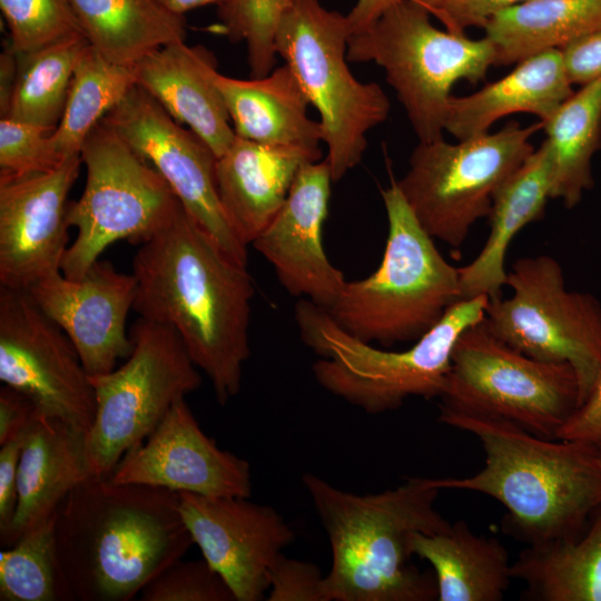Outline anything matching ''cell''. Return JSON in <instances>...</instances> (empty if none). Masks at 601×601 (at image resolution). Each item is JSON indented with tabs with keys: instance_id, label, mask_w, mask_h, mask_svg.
Instances as JSON below:
<instances>
[{
	"instance_id": "6da1fadb",
	"label": "cell",
	"mask_w": 601,
	"mask_h": 601,
	"mask_svg": "<svg viewBox=\"0 0 601 601\" xmlns=\"http://www.w3.org/2000/svg\"><path fill=\"white\" fill-rule=\"evenodd\" d=\"M134 311L173 328L225 405L238 394L250 355L247 266L230 258L180 204L132 260Z\"/></svg>"
},
{
	"instance_id": "7a4b0ae2",
	"label": "cell",
	"mask_w": 601,
	"mask_h": 601,
	"mask_svg": "<svg viewBox=\"0 0 601 601\" xmlns=\"http://www.w3.org/2000/svg\"><path fill=\"white\" fill-rule=\"evenodd\" d=\"M55 543L73 601H130L194 541L177 492L91 476L59 504Z\"/></svg>"
},
{
	"instance_id": "3957f363",
	"label": "cell",
	"mask_w": 601,
	"mask_h": 601,
	"mask_svg": "<svg viewBox=\"0 0 601 601\" xmlns=\"http://www.w3.org/2000/svg\"><path fill=\"white\" fill-rule=\"evenodd\" d=\"M439 421L474 435L484 452L481 470L437 479L440 487L493 497L506 510L503 530L528 545L580 534L601 508L595 446L459 412L440 410Z\"/></svg>"
},
{
	"instance_id": "277c9868",
	"label": "cell",
	"mask_w": 601,
	"mask_h": 601,
	"mask_svg": "<svg viewBox=\"0 0 601 601\" xmlns=\"http://www.w3.org/2000/svg\"><path fill=\"white\" fill-rule=\"evenodd\" d=\"M302 482L331 545L325 601H432L433 572L411 563V536L450 528L436 510L437 479L410 477L375 494L341 490L307 472Z\"/></svg>"
},
{
	"instance_id": "5b68a950",
	"label": "cell",
	"mask_w": 601,
	"mask_h": 601,
	"mask_svg": "<svg viewBox=\"0 0 601 601\" xmlns=\"http://www.w3.org/2000/svg\"><path fill=\"white\" fill-rule=\"evenodd\" d=\"M489 300L480 295L455 302L412 346L396 352L351 335L307 298L295 304L294 314L303 343L319 356L312 365L316 382L366 413L380 414L397 410L411 396L442 395L454 346L484 319Z\"/></svg>"
},
{
	"instance_id": "8992f818",
	"label": "cell",
	"mask_w": 601,
	"mask_h": 601,
	"mask_svg": "<svg viewBox=\"0 0 601 601\" xmlns=\"http://www.w3.org/2000/svg\"><path fill=\"white\" fill-rule=\"evenodd\" d=\"M382 198L387 238L378 268L347 282L325 309L358 339L391 346L417 341L461 299L460 272L420 225L395 180L382 190Z\"/></svg>"
},
{
	"instance_id": "52a82bcc",
	"label": "cell",
	"mask_w": 601,
	"mask_h": 601,
	"mask_svg": "<svg viewBox=\"0 0 601 601\" xmlns=\"http://www.w3.org/2000/svg\"><path fill=\"white\" fill-rule=\"evenodd\" d=\"M431 16L418 3L400 0L371 27L351 35L347 45L348 61H373L384 69L418 141L443 137L454 85L484 80L495 60L489 38L441 30Z\"/></svg>"
},
{
	"instance_id": "ba28073f",
	"label": "cell",
	"mask_w": 601,
	"mask_h": 601,
	"mask_svg": "<svg viewBox=\"0 0 601 601\" xmlns=\"http://www.w3.org/2000/svg\"><path fill=\"white\" fill-rule=\"evenodd\" d=\"M347 14L319 0H290L276 35V51L319 112L333 181L356 167L367 132L384 122L390 100L376 82H361L347 66Z\"/></svg>"
},
{
	"instance_id": "9c48e42d",
	"label": "cell",
	"mask_w": 601,
	"mask_h": 601,
	"mask_svg": "<svg viewBox=\"0 0 601 601\" xmlns=\"http://www.w3.org/2000/svg\"><path fill=\"white\" fill-rule=\"evenodd\" d=\"M439 398L440 410L499 418L556 439L579 406L580 387L571 365L533 358L482 321L459 337Z\"/></svg>"
},
{
	"instance_id": "30bf717a",
	"label": "cell",
	"mask_w": 601,
	"mask_h": 601,
	"mask_svg": "<svg viewBox=\"0 0 601 601\" xmlns=\"http://www.w3.org/2000/svg\"><path fill=\"white\" fill-rule=\"evenodd\" d=\"M541 128V121H510L456 144L418 141L396 184L423 229L461 248L472 226L489 217L497 189L534 151L530 138Z\"/></svg>"
},
{
	"instance_id": "8fae6325",
	"label": "cell",
	"mask_w": 601,
	"mask_h": 601,
	"mask_svg": "<svg viewBox=\"0 0 601 601\" xmlns=\"http://www.w3.org/2000/svg\"><path fill=\"white\" fill-rule=\"evenodd\" d=\"M87 180L69 201L67 220L77 237L67 248L61 273L79 279L118 240L144 244L165 227L180 201L161 175L105 122L80 149Z\"/></svg>"
},
{
	"instance_id": "7c38bea8",
	"label": "cell",
	"mask_w": 601,
	"mask_h": 601,
	"mask_svg": "<svg viewBox=\"0 0 601 601\" xmlns=\"http://www.w3.org/2000/svg\"><path fill=\"white\" fill-rule=\"evenodd\" d=\"M132 351L120 367L89 375L96 400L86 455L92 476H110L122 456L140 445L170 407L201 385L198 367L169 326L139 317Z\"/></svg>"
},
{
	"instance_id": "4fadbf2b",
	"label": "cell",
	"mask_w": 601,
	"mask_h": 601,
	"mask_svg": "<svg viewBox=\"0 0 601 601\" xmlns=\"http://www.w3.org/2000/svg\"><path fill=\"white\" fill-rule=\"evenodd\" d=\"M511 295L490 299L484 323L500 339L540 361L574 370L579 405L601 376V304L565 286L560 263L549 255L516 259L508 272Z\"/></svg>"
},
{
	"instance_id": "5bb4252c",
	"label": "cell",
	"mask_w": 601,
	"mask_h": 601,
	"mask_svg": "<svg viewBox=\"0 0 601 601\" xmlns=\"http://www.w3.org/2000/svg\"><path fill=\"white\" fill-rule=\"evenodd\" d=\"M0 381L42 415L89 432L96 400L89 374L66 333L27 290L0 286Z\"/></svg>"
},
{
	"instance_id": "9a60e30c",
	"label": "cell",
	"mask_w": 601,
	"mask_h": 601,
	"mask_svg": "<svg viewBox=\"0 0 601 601\" xmlns=\"http://www.w3.org/2000/svg\"><path fill=\"white\" fill-rule=\"evenodd\" d=\"M101 121L161 175L186 211L230 258L247 266V246L230 226L218 196L217 157L196 134L138 85Z\"/></svg>"
},
{
	"instance_id": "2e32d148",
	"label": "cell",
	"mask_w": 601,
	"mask_h": 601,
	"mask_svg": "<svg viewBox=\"0 0 601 601\" xmlns=\"http://www.w3.org/2000/svg\"><path fill=\"white\" fill-rule=\"evenodd\" d=\"M179 510L203 558L224 579L236 601H259L275 562L295 538L272 506L240 496L179 492Z\"/></svg>"
},
{
	"instance_id": "e0dca14e",
	"label": "cell",
	"mask_w": 601,
	"mask_h": 601,
	"mask_svg": "<svg viewBox=\"0 0 601 601\" xmlns=\"http://www.w3.org/2000/svg\"><path fill=\"white\" fill-rule=\"evenodd\" d=\"M81 162L77 154L51 170L0 176V286L27 290L61 272L68 195Z\"/></svg>"
},
{
	"instance_id": "ac0fdd59",
	"label": "cell",
	"mask_w": 601,
	"mask_h": 601,
	"mask_svg": "<svg viewBox=\"0 0 601 601\" xmlns=\"http://www.w3.org/2000/svg\"><path fill=\"white\" fill-rule=\"evenodd\" d=\"M110 477L206 496L250 497L248 462L200 428L185 398L178 400L154 432L127 452Z\"/></svg>"
},
{
	"instance_id": "d6986e66",
	"label": "cell",
	"mask_w": 601,
	"mask_h": 601,
	"mask_svg": "<svg viewBox=\"0 0 601 601\" xmlns=\"http://www.w3.org/2000/svg\"><path fill=\"white\" fill-rule=\"evenodd\" d=\"M27 293L75 345L89 375L116 368L132 351L126 321L134 309L136 278L98 259L79 279L61 272L39 279Z\"/></svg>"
},
{
	"instance_id": "ffe728a7",
	"label": "cell",
	"mask_w": 601,
	"mask_h": 601,
	"mask_svg": "<svg viewBox=\"0 0 601 601\" xmlns=\"http://www.w3.org/2000/svg\"><path fill=\"white\" fill-rule=\"evenodd\" d=\"M332 181L326 159L303 165L284 205L252 243L288 294L326 309L347 283L343 272L328 260L322 243Z\"/></svg>"
},
{
	"instance_id": "44dd1931",
	"label": "cell",
	"mask_w": 601,
	"mask_h": 601,
	"mask_svg": "<svg viewBox=\"0 0 601 601\" xmlns=\"http://www.w3.org/2000/svg\"><path fill=\"white\" fill-rule=\"evenodd\" d=\"M135 69L137 85L196 134L217 158L231 146L236 134L214 81L217 60L210 50L173 42L146 55Z\"/></svg>"
},
{
	"instance_id": "7402d4cb",
	"label": "cell",
	"mask_w": 601,
	"mask_h": 601,
	"mask_svg": "<svg viewBox=\"0 0 601 601\" xmlns=\"http://www.w3.org/2000/svg\"><path fill=\"white\" fill-rule=\"evenodd\" d=\"M321 157V149L265 145L236 136L231 146L217 158L220 204L246 246L277 215L300 167Z\"/></svg>"
},
{
	"instance_id": "603a6c76",
	"label": "cell",
	"mask_w": 601,
	"mask_h": 601,
	"mask_svg": "<svg viewBox=\"0 0 601 601\" xmlns=\"http://www.w3.org/2000/svg\"><path fill=\"white\" fill-rule=\"evenodd\" d=\"M87 432L38 412L21 452L17 506L0 545L10 548L24 532L56 514L62 500L90 474Z\"/></svg>"
},
{
	"instance_id": "cb8c5ba5",
	"label": "cell",
	"mask_w": 601,
	"mask_h": 601,
	"mask_svg": "<svg viewBox=\"0 0 601 601\" xmlns=\"http://www.w3.org/2000/svg\"><path fill=\"white\" fill-rule=\"evenodd\" d=\"M562 52L548 50L518 63L501 79L462 97L452 96L444 131L459 140L489 132L503 117L531 114L546 120L573 93Z\"/></svg>"
},
{
	"instance_id": "d4e9b609",
	"label": "cell",
	"mask_w": 601,
	"mask_h": 601,
	"mask_svg": "<svg viewBox=\"0 0 601 601\" xmlns=\"http://www.w3.org/2000/svg\"><path fill=\"white\" fill-rule=\"evenodd\" d=\"M237 137L265 145L321 149L319 121L307 116L311 104L285 63L267 76L236 79L214 75Z\"/></svg>"
},
{
	"instance_id": "484cf974",
	"label": "cell",
	"mask_w": 601,
	"mask_h": 601,
	"mask_svg": "<svg viewBox=\"0 0 601 601\" xmlns=\"http://www.w3.org/2000/svg\"><path fill=\"white\" fill-rule=\"evenodd\" d=\"M548 199H551V165L542 142L495 193L483 248L471 263L459 267L461 299L502 296L509 246L521 229L543 218Z\"/></svg>"
},
{
	"instance_id": "4316f807",
	"label": "cell",
	"mask_w": 601,
	"mask_h": 601,
	"mask_svg": "<svg viewBox=\"0 0 601 601\" xmlns=\"http://www.w3.org/2000/svg\"><path fill=\"white\" fill-rule=\"evenodd\" d=\"M410 548L431 564L437 601H501L513 579L502 543L474 533L464 521L439 533H414Z\"/></svg>"
},
{
	"instance_id": "83f0119b",
	"label": "cell",
	"mask_w": 601,
	"mask_h": 601,
	"mask_svg": "<svg viewBox=\"0 0 601 601\" xmlns=\"http://www.w3.org/2000/svg\"><path fill=\"white\" fill-rule=\"evenodd\" d=\"M536 601H601V508L578 535L529 544L511 564Z\"/></svg>"
},
{
	"instance_id": "f1b7e54d",
	"label": "cell",
	"mask_w": 601,
	"mask_h": 601,
	"mask_svg": "<svg viewBox=\"0 0 601 601\" xmlns=\"http://www.w3.org/2000/svg\"><path fill=\"white\" fill-rule=\"evenodd\" d=\"M601 29V0H534L503 10L483 26L495 47L494 67L515 65Z\"/></svg>"
},
{
	"instance_id": "f546056e",
	"label": "cell",
	"mask_w": 601,
	"mask_h": 601,
	"mask_svg": "<svg viewBox=\"0 0 601 601\" xmlns=\"http://www.w3.org/2000/svg\"><path fill=\"white\" fill-rule=\"evenodd\" d=\"M89 45L108 60L135 66L149 52L186 39L185 16L156 0H70Z\"/></svg>"
},
{
	"instance_id": "4dcf8cb0",
	"label": "cell",
	"mask_w": 601,
	"mask_h": 601,
	"mask_svg": "<svg viewBox=\"0 0 601 601\" xmlns=\"http://www.w3.org/2000/svg\"><path fill=\"white\" fill-rule=\"evenodd\" d=\"M541 124L551 165V199L573 208L594 185L591 164L601 148V77L580 86Z\"/></svg>"
},
{
	"instance_id": "1f68e13d",
	"label": "cell",
	"mask_w": 601,
	"mask_h": 601,
	"mask_svg": "<svg viewBox=\"0 0 601 601\" xmlns=\"http://www.w3.org/2000/svg\"><path fill=\"white\" fill-rule=\"evenodd\" d=\"M136 85L135 66L115 63L88 45L76 65L61 119L51 134L57 152L63 158L80 154L92 129Z\"/></svg>"
},
{
	"instance_id": "d6a6232c",
	"label": "cell",
	"mask_w": 601,
	"mask_h": 601,
	"mask_svg": "<svg viewBox=\"0 0 601 601\" xmlns=\"http://www.w3.org/2000/svg\"><path fill=\"white\" fill-rule=\"evenodd\" d=\"M85 36L17 53L18 75L7 118L55 130L61 119Z\"/></svg>"
},
{
	"instance_id": "836d02e7",
	"label": "cell",
	"mask_w": 601,
	"mask_h": 601,
	"mask_svg": "<svg viewBox=\"0 0 601 601\" xmlns=\"http://www.w3.org/2000/svg\"><path fill=\"white\" fill-rule=\"evenodd\" d=\"M55 516L0 552V601H73L55 543Z\"/></svg>"
},
{
	"instance_id": "e575fe53",
	"label": "cell",
	"mask_w": 601,
	"mask_h": 601,
	"mask_svg": "<svg viewBox=\"0 0 601 601\" xmlns=\"http://www.w3.org/2000/svg\"><path fill=\"white\" fill-rule=\"evenodd\" d=\"M290 0H223L217 17L233 42H245L252 78L267 76L277 61L276 35Z\"/></svg>"
},
{
	"instance_id": "d590c367",
	"label": "cell",
	"mask_w": 601,
	"mask_h": 601,
	"mask_svg": "<svg viewBox=\"0 0 601 601\" xmlns=\"http://www.w3.org/2000/svg\"><path fill=\"white\" fill-rule=\"evenodd\" d=\"M0 9L16 53L85 36L70 0H0Z\"/></svg>"
},
{
	"instance_id": "8d00e7d4",
	"label": "cell",
	"mask_w": 601,
	"mask_h": 601,
	"mask_svg": "<svg viewBox=\"0 0 601 601\" xmlns=\"http://www.w3.org/2000/svg\"><path fill=\"white\" fill-rule=\"evenodd\" d=\"M141 601H236L224 579L201 560H176L149 581Z\"/></svg>"
},
{
	"instance_id": "74e56055",
	"label": "cell",
	"mask_w": 601,
	"mask_h": 601,
	"mask_svg": "<svg viewBox=\"0 0 601 601\" xmlns=\"http://www.w3.org/2000/svg\"><path fill=\"white\" fill-rule=\"evenodd\" d=\"M51 134L48 128L1 118L0 176L47 171L59 166L67 157L57 152Z\"/></svg>"
},
{
	"instance_id": "f35d334b",
	"label": "cell",
	"mask_w": 601,
	"mask_h": 601,
	"mask_svg": "<svg viewBox=\"0 0 601 601\" xmlns=\"http://www.w3.org/2000/svg\"><path fill=\"white\" fill-rule=\"evenodd\" d=\"M268 601H325L324 575L307 561L280 554L269 575Z\"/></svg>"
},
{
	"instance_id": "ab89813d",
	"label": "cell",
	"mask_w": 601,
	"mask_h": 601,
	"mask_svg": "<svg viewBox=\"0 0 601 601\" xmlns=\"http://www.w3.org/2000/svg\"><path fill=\"white\" fill-rule=\"evenodd\" d=\"M534 0H447L436 18L445 29L463 35L467 28L481 27L494 14Z\"/></svg>"
},
{
	"instance_id": "60d3db41",
	"label": "cell",
	"mask_w": 601,
	"mask_h": 601,
	"mask_svg": "<svg viewBox=\"0 0 601 601\" xmlns=\"http://www.w3.org/2000/svg\"><path fill=\"white\" fill-rule=\"evenodd\" d=\"M556 439L601 445V376L558 431Z\"/></svg>"
},
{
	"instance_id": "b9f144b4",
	"label": "cell",
	"mask_w": 601,
	"mask_h": 601,
	"mask_svg": "<svg viewBox=\"0 0 601 601\" xmlns=\"http://www.w3.org/2000/svg\"><path fill=\"white\" fill-rule=\"evenodd\" d=\"M29 427L0 445V536L7 532L16 511L18 466Z\"/></svg>"
},
{
	"instance_id": "7bdbcfd3",
	"label": "cell",
	"mask_w": 601,
	"mask_h": 601,
	"mask_svg": "<svg viewBox=\"0 0 601 601\" xmlns=\"http://www.w3.org/2000/svg\"><path fill=\"white\" fill-rule=\"evenodd\" d=\"M572 85L583 86L601 77V29L561 49Z\"/></svg>"
},
{
	"instance_id": "ee69618b",
	"label": "cell",
	"mask_w": 601,
	"mask_h": 601,
	"mask_svg": "<svg viewBox=\"0 0 601 601\" xmlns=\"http://www.w3.org/2000/svg\"><path fill=\"white\" fill-rule=\"evenodd\" d=\"M37 414L38 410L30 398L10 386H1L0 445L24 432Z\"/></svg>"
},
{
	"instance_id": "f6af8a7d",
	"label": "cell",
	"mask_w": 601,
	"mask_h": 601,
	"mask_svg": "<svg viewBox=\"0 0 601 601\" xmlns=\"http://www.w3.org/2000/svg\"><path fill=\"white\" fill-rule=\"evenodd\" d=\"M18 58L13 49L6 42L0 55V116L7 118L16 88Z\"/></svg>"
},
{
	"instance_id": "bcb514c9",
	"label": "cell",
	"mask_w": 601,
	"mask_h": 601,
	"mask_svg": "<svg viewBox=\"0 0 601 601\" xmlns=\"http://www.w3.org/2000/svg\"><path fill=\"white\" fill-rule=\"evenodd\" d=\"M400 0H357L347 14L352 35L371 27L381 14Z\"/></svg>"
},
{
	"instance_id": "7dc6e473",
	"label": "cell",
	"mask_w": 601,
	"mask_h": 601,
	"mask_svg": "<svg viewBox=\"0 0 601 601\" xmlns=\"http://www.w3.org/2000/svg\"><path fill=\"white\" fill-rule=\"evenodd\" d=\"M161 7L166 10L175 13L185 16L189 10L204 7L207 4H218L223 0H156Z\"/></svg>"
},
{
	"instance_id": "c3c4849f",
	"label": "cell",
	"mask_w": 601,
	"mask_h": 601,
	"mask_svg": "<svg viewBox=\"0 0 601 601\" xmlns=\"http://www.w3.org/2000/svg\"><path fill=\"white\" fill-rule=\"evenodd\" d=\"M424 7L432 16L436 17L440 9L447 0H412Z\"/></svg>"
},
{
	"instance_id": "681fc988",
	"label": "cell",
	"mask_w": 601,
	"mask_h": 601,
	"mask_svg": "<svg viewBox=\"0 0 601 601\" xmlns=\"http://www.w3.org/2000/svg\"><path fill=\"white\" fill-rule=\"evenodd\" d=\"M597 447V460L599 465L601 466V445L595 446Z\"/></svg>"
}]
</instances>
